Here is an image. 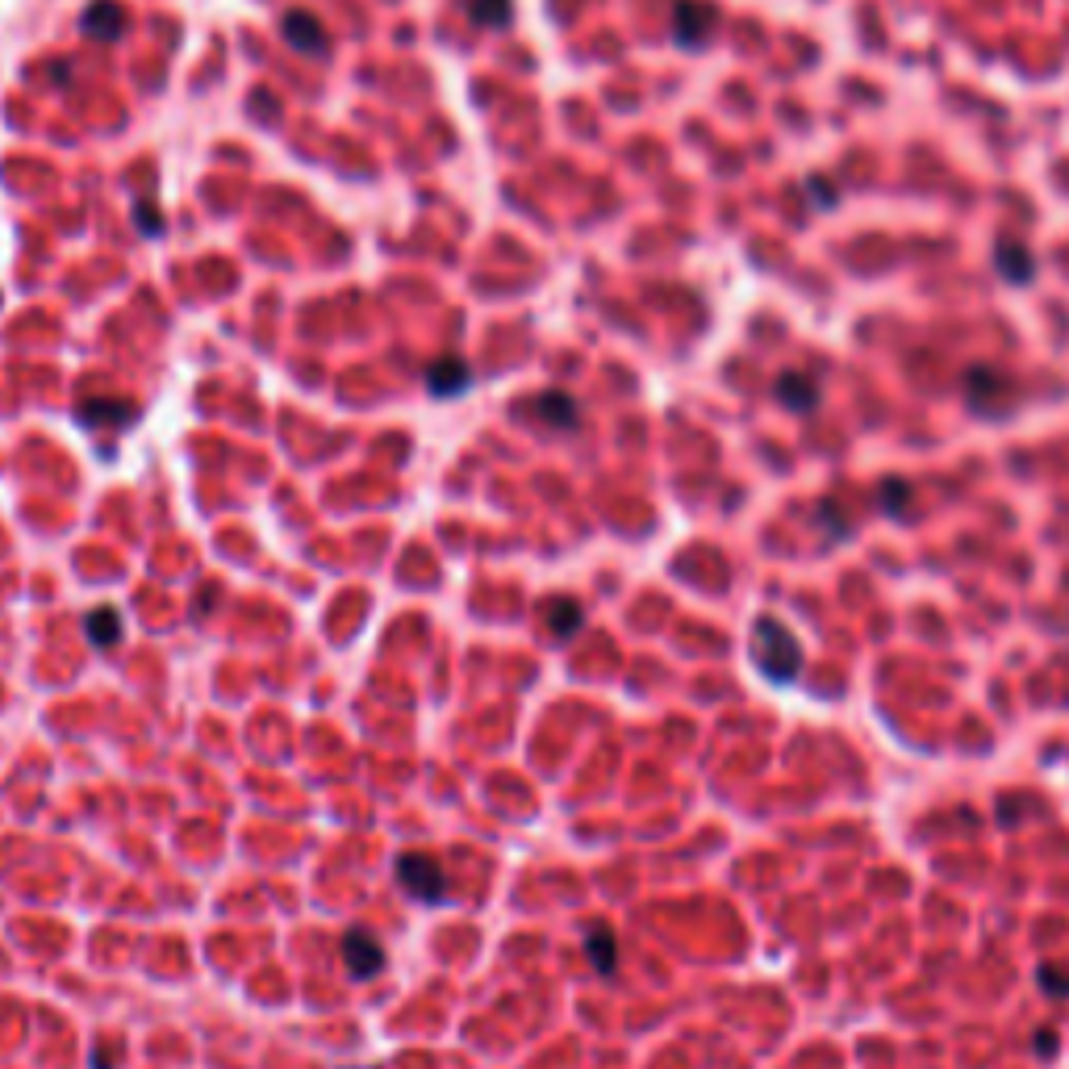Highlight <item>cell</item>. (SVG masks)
I'll return each mask as SVG.
<instances>
[{"instance_id":"cell-1","label":"cell","mask_w":1069,"mask_h":1069,"mask_svg":"<svg viewBox=\"0 0 1069 1069\" xmlns=\"http://www.w3.org/2000/svg\"><path fill=\"white\" fill-rule=\"evenodd\" d=\"M752 648H756V660H760V673H765L769 681H794L798 677L802 652L794 644V635L781 627L777 619H756Z\"/></svg>"},{"instance_id":"cell-2","label":"cell","mask_w":1069,"mask_h":1069,"mask_svg":"<svg viewBox=\"0 0 1069 1069\" xmlns=\"http://www.w3.org/2000/svg\"><path fill=\"white\" fill-rule=\"evenodd\" d=\"M719 26V9L706 0H677L673 5V38L685 51H702Z\"/></svg>"},{"instance_id":"cell-3","label":"cell","mask_w":1069,"mask_h":1069,"mask_svg":"<svg viewBox=\"0 0 1069 1069\" xmlns=\"http://www.w3.org/2000/svg\"><path fill=\"white\" fill-rule=\"evenodd\" d=\"M397 882L422 902H443L447 898L443 865L435 857H426V852H410V857L397 861Z\"/></svg>"},{"instance_id":"cell-4","label":"cell","mask_w":1069,"mask_h":1069,"mask_svg":"<svg viewBox=\"0 0 1069 1069\" xmlns=\"http://www.w3.org/2000/svg\"><path fill=\"white\" fill-rule=\"evenodd\" d=\"M343 961L351 978L364 982V978H376L380 965H385V948H380V940L368 928H351L343 936Z\"/></svg>"},{"instance_id":"cell-5","label":"cell","mask_w":1069,"mask_h":1069,"mask_svg":"<svg viewBox=\"0 0 1069 1069\" xmlns=\"http://www.w3.org/2000/svg\"><path fill=\"white\" fill-rule=\"evenodd\" d=\"M280 30H284V42H289L297 55H326V51H330V34H326V26H322V21H318L314 13H305V9L284 13Z\"/></svg>"},{"instance_id":"cell-6","label":"cell","mask_w":1069,"mask_h":1069,"mask_svg":"<svg viewBox=\"0 0 1069 1069\" xmlns=\"http://www.w3.org/2000/svg\"><path fill=\"white\" fill-rule=\"evenodd\" d=\"M472 385V372L468 364L460 360V355H439V360L426 368V389H431L435 397H456Z\"/></svg>"},{"instance_id":"cell-7","label":"cell","mask_w":1069,"mask_h":1069,"mask_svg":"<svg viewBox=\"0 0 1069 1069\" xmlns=\"http://www.w3.org/2000/svg\"><path fill=\"white\" fill-rule=\"evenodd\" d=\"M777 401L781 406H790L798 414H811L819 406V385L811 376H802V372H786V376H777Z\"/></svg>"},{"instance_id":"cell-8","label":"cell","mask_w":1069,"mask_h":1069,"mask_svg":"<svg viewBox=\"0 0 1069 1069\" xmlns=\"http://www.w3.org/2000/svg\"><path fill=\"white\" fill-rule=\"evenodd\" d=\"M994 268L1007 284H1028L1036 276V259L1024 243H999L994 247Z\"/></svg>"},{"instance_id":"cell-9","label":"cell","mask_w":1069,"mask_h":1069,"mask_svg":"<svg viewBox=\"0 0 1069 1069\" xmlns=\"http://www.w3.org/2000/svg\"><path fill=\"white\" fill-rule=\"evenodd\" d=\"M122 26H126V13L117 9L113 0H97V5H88V13L80 17V30L97 42H113Z\"/></svg>"},{"instance_id":"cell-10","label":"cell","mask_w":1069,"mask_h":1069,"mask_svg":"<svg viewBox=\"0 0 1069 1069\" xmlns=\"http://www.w3.org/2000/svg\"><path fill=\"white\" fill-rule=\"evenodd\" d=\"M535 410L543 422H552L556 431H573L577 426V401L568 393H539L535 397Z\"/></svg>"},{"instance_id":"cell-11","label":"cell","mask_w":1069,"mask_h":1069,"mask_svg":"<svg viewBox=\"0 0 1069 1069\" xmlns=\"http://www.w3.org/2000/svg\"><path fill=\"white\" fill-rule=\"evenodd\" d=\"M468 13L481 30H506L514 21V0H468Z\"/></svg>"},{"instance_id":"cell-12","label":"cell","mask_w":1069,"mask_h":1069,"mask_svg":"<svg viewBox=\"0 0 1069 1069\" xmlns=\"http://www.w3.org/2000/svg\"><path fill=\"white\" fill-rule=\"evenodd\" d=\"M543 619H548V627H552L560 639H568V635H573V631L581 627V606H577L573 598H552L548 606H543Z\"/></svg>"},{"instance_id":"cell-13","label":"cell","mask_w":1069,"mask_h":1069,"mask_svg":"<svg viewBox=\"0 0 1069 1069\" xmlns=\"http://www.w3.org/2000/svg\"><path fill=\"white\" fill-rule=\"evenodd\" d=\"M134 418V406L126 401H113V397H101V401H84L80 406V422H130Z\"/></svg>"},{"instance_id":"cell-14","label":"cell","mask_w":1069,"mask_h":1069,"mask_svg":"<svg viewBox=\"0 0 1069 1069\" xmlns=\"http://www.w3.org/2000/svg\"><path fill=\"white\" fill-rule=\"evenodd\" d=\"M88 639L97 648H109V644H117V639H122V623H117V614L109 606L88 614Z\"/></svg>"},{"instance_id":"cell-15","label":"cell","mask_w":1069,"mask_h":1069,"mask_svg":"<svg viewBox=\"0 0 1069 1069\" xmlns=\"http://www.w3.org/2000/svg\"><path fill=\"white\" fill-rule=\"evenodd\" d=\"M585 953H589L593 969H598V973H610V969H614V936H610V928H593V932L585 936Z\"/></svg>"},{"instance_id":"cell-16","label":"cell","mask_w":1069,"mask_h":1069,"mask_svg":"<svg viewBox=\"0 0 1069 1069\" xmlns=\"http://www.w3.org/2000/svg\"><path fill=\"white\" fill-rule=\"evenodd\" d=\"M134 222H138L142 234H159V230H163V213H159L151 201H138V205H134Z\"/></svg>"}]
</instances>
